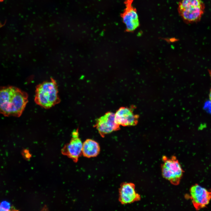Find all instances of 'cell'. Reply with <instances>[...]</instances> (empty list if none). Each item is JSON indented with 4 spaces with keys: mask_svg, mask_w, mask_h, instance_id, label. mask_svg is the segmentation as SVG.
<instances>
[{
    "mask_svg": "<svg viewBox=\"0 0 211 211\" xmlns=\"http://www.w3.org/2000/svg\"><path fill=\"white\" fill-rule=\"evenodd\" d=\"M134 106L130 107H122L115 113L116 122L123 126H134L138 123L139 115L134 113Z\"/></svg>",
    "mask_w": 211,
    "mask_h": 211,
    "instance_id": "obj_8",
    "label": "cell"
},
{
    "mask_svg": "<svg viewBox=\"0 0 211 211\" xmlns=\"http://www.w3.org/2000/svg\"><path fill=\"white\" fill-rule=\"evenodd\" d=\"M204 108L207 111L211 113V101H208L205 103Z\"/></svg>",
    "mask_w": 211,
    "mask_h": 211,
    "instance_id": "obj_13",
    "label": "cell"
},
{
    "mask_svg": "<svg viewBox=\"0 0 211 211\" xmlns=\"http://www.w3.org/2000/svg\"><path fill=\"white\" fill-rule=\"evenodd\" d=\"M27 93L16 87H0V113L5 116L19 117L28 102Z\"/></svg>",
    "mask_w": 211,
    "mask_h": 211,
    "instance_id": "obj_1",
    "label": "cell"
},
{
    "mask_svg": "<svg viewBox=\"0 0 211 211\" xmlns=\"http://www.w3.org/2000/svg\"><path fill=\"white\" fill-rule=\"evenodd\" d=\"M133 1V0H125V7L121 16L126 30L128 32L135 30L139 25L136 9L132 5Z\"/></svg>",
    "mask_w": 211,
    "mask_h": 211,
    "instance_id": "obj_7",
    "label": "cell"
},
{
    "mask_svg": "<svg viewBox=\"0 0 211 211\" xmlns=\"http://www.w3.org/2000/svg\"><path fill=\"white\" fill-rule=\"evenodd\" d=\"M140 195L135 189V185L132 183L124 182L119 189L118 200L122 205L130 204L139 201Z\"/></svg>",
    "mask_w": 211,
    "mask_h": 211,
    "instance_id": "obj_9",
    "label": "cell"
},
{
    "mask_svg": "<svg viewBox=\"0 0 211 211\" xmlns=\"http://www.w3.org/2000/svg\"><path fill=\"white\" fill-rule=\"evenodd\" d=\"M209 74L210 76V77L211 78V69L209 70ZM209 97L210 100L211 101V88L210 90V92L209 95Z\"/></svg>",
    "mask_w": 211,
    "mask_h": 211,
    "instance_id": "obj_14",
    "label": "cell"
},
{
    "mask_svg": "<svg viewBox=\"0 0 211 211\" xmlns=\"http://www.w3.org/2000/svg\"><path fill=\"white\" fill-rule=\"evenodd\" d=\"M189 197L195 208L199 210L209 204L211 199V191L196 184L190 188Z\"/></svg>",
    "mask_w": 211,
    "mask_h": 211,
    "instance_id": "obj_4",
    "label": "cell"
},
{
    "mask_svg": "<svg viewBox=\"0 0 211 211\" xmlns=\"http://www.w3.org/2000/svg\"><path fill=\"white\" fill-rule=\"evenodd\" d=\"M204 4H191L178 8L179 14L183 21L187 23L197 22L201 18L204 11Z\"/></svg>",
    "mask_w": 211,
    "mask_h": 211,
    "instance_id": "obj_10",
    "label": "cell"
},
{
    "mask_svg": "<svg viewBox=\"0 0 211 211\" xmlns=\"http://www.w3.org/2000/svg\"><path fill=\"white\" fill-rule=\"evenodd\" d=\"M13 209L8 202L3 201L0 203V211H10Z\"/></svg>",
    "mask_w": 211,
    "mask_h": 211,
    "instance_id": "obj_12",
    "label": "cell"
},
{
    "mask_svg": "<svg viewBox=\"0 0 211 211\" xmlns=\"http://www.w3.org/2000/svg\"><path fill=\"white\" fill-rule=\"evenodd\" d=\"M4 0H0V2H2Z\"/></svg>",
    "mask_w": 211,
    "mask_h": 211,
    "instance_id": "obj_15",
    "label": "cell"
},
{
    "mask_svg": "<svg viewBox=\"0 0 211 211\" xmlns=\"http://www.w3.org/2000/svg\"><path fill=\"white\" fill-rule=\"evenodd\" d=\"M58 86L55 80H49L37 85L36 87L34 101L38 105L46 109H49L59 103Z\"/></svg>",
    "mask_w": 211,
    "mask_h": 211,
    "instance_id": "obj_2",
    "label": "cell"
},
{
    "mask_svg": "<svg viewBox=\"0 0 211 211\" xmlns=\"http://www.w3.org/2000/svg\"><path fill=\"white\" fill-rule=\"evenodd\" d=\"M70 142L62 149V153L72 159L75 162H77L79 158L82 154L83 143L79 137L78 129L74 130L72 132Z\"/></svg>",
    "mask_w": 211,
    "mask_h": 211,
    "instance_id": "obj_5",
    "label": "cell"
},
{
    "mask_svg": "<svg viewBox=\"0 0 211 211\" xmlns=\"http://www.w3.org/2000/svg\"><path fill=\"white\" fill-rule=\"evenodd\" d=\"M115 113L108 112L96 120L94 127L96 128L102 137L120 129V125L115 121Z\"/></svg>",
    "mask_w": 211,
    "mask_h": 211,
    "instance_id": "obj_6",
    "label": "cell"
},
{
    "mask_svg": "<svg viewBox=\"0 0 211 211\" xmlns=\"http://www.w3.org/2000/svg\"><path fill=\"white\" fill-rule=\"evenodd\" d=\"M161 165L162 176L172 185L176 186L180 183L184 171L176 157L173 156H162Z\"/></svg>",
    "mask_w": 211,
    "mask_h": 211,
    "instance_id": "obj_3",
    "label": "cell"
},
{
    "mask_svg": "<svg viewBox=\"0 0 211 211\" xmlns=\"http://www.w3.org/2000/svg\"><path fill=\"white\" fill-rule=\"evenodd\" d=\"M100 148L99 144L91 139H87L83 143L82 154L87 158L95 157L99 154Z\"/></svg>",
    "mask_w": 211,
    "mask_h": 211,
    "instance_id": "obj_11",
    "label": "cell"
}]
</instances>
